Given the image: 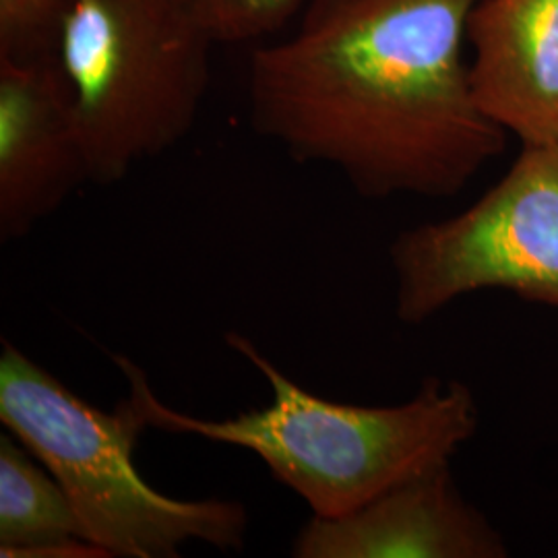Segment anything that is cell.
Returning <instances> with one entry per match:
<instances>
[{
    "mask_svg": "<svg viewBox=\"0 0 558 558\" xmlns=\"http://www.w3.org/2000/svg\"><path fill=\"white\" fill-rule=\"evenodd\" d=\"M216 46L177 0H71L57 59L89 182L110 186L193 131Z\"/></svg>",
    "mask_w": 558,
    "mask_h": 558,
    "instance_id": "obj_4",
    "label": "cell"
},
{
    "mask_svg": "<svg viewBox=\"0 0 558 558\" xmlns=\"http://www.w3.org/2000/svg\"><path fill=\"white\" fill-rule=\"evenodd\" d=\"M71 0H0V59H57Z\"/></svg>",
    "mask_w": 558,
    "mask_h": 558,
    "instance_id": "obj_11",
    "label": "cell"
},
{
    "mask_svg": "<svg viewBox=\"0 0 558 558\" xmlns=\"http://www.w3.org/2000/svg\"><path fill=\"white\" fill-rule=\"evenodd\" d=\"M478 0H308L299 27L248 60V120L364 199L461 193L505 151L465 59Z\"/></svg>",
    "mask_w": 558,
    "mask_h": 558,
    "instance_id": "obj_1",
    "label": "cell"
},
{
    "mask_svg": "<svg viewBox=\"0 0 558 558\" xmlns=\"http://www.w3.org/2000/svg\"><path fill=\"white\" fill-rule=\"evenodd\" d=\"M0 422L59 480L85 538L108 557L177 558L189 542L223 553L244 548L242 502L168 497L141 476L135 449L147 424L129 399L101 410L7 339Z\"/></svg>",
    "mask_w": 558,
    "mask_h": 558,
    "instance_id": "obj_3",
    "label": "cell"
},
{
    "mask_svg": "<svg viewBox=\"0 0 558 558\" xmlns=\"http://www.w3.org/2000/svg\"><path fill=\"white\" fill-rule=\"evenodd\" d=\"M201 29L220 44L278 36L308 0H177Z\"/></svg>",
    "mask_w": 558,
    "mask_h": 558,
    "instance_id": "obj_10",
    "label": "cell"
},
{
    "mask_svg": "<svg viewBox=\"0 0 558 558\" xmlns=\"http://www.w3.org/2000/svg\"><path fill=\"white\" fill-rule=\"evenodd\" d=\"M292 557L507 558L509 546L463 497L451 463H442L348 515H311L292 542Z\"/></svg>",
    "mask_w": 558,
    "mask_h": 558,
    "instance_id": "obj_7",
    "label": "cell"
},
{
    "mask_svg": "<svg viewBox=\"0 0 558 558\" xmlns=\"http://www.w3.org/2000/svg\"><path fill=\"white\" fill-rule=\"evenodd\" d=\"M223 341L267 380V405L230 418L193 416L163 403L137 362L124 354L112 360L147 428L257 456L313 518L348 515L401 482L451 463L478 430V403L461 380L428 377L408 401L359 405L304 389L242 333L230 331Z\"/></svg>",
    "mask_w": 558,
    "mask_h": 558,
    "instance_id": "obj_2",
    "label": "cell"
},
{
    "mask_svg": "<svg viewBox=\"0 0 558 558\" xmlns=\"http://www.w3.org/2000/svg\"><path fill=\"white\" fill-rule=\"evenodd\" d=\"M77 538L85 534L62 484L20 439L4 433L0 437V557L40 558L46 548Z\"/></svg>",
    "mask_w": 558,
    "mask_h": 558,
    "instance_id": "obj_9",
    "label": "cell"
},
{
    "mask_svg": "<svg viewBox=\"0 0 558 558\" xmlns=\"http://www.w3.org/2000/svg\"><path fill=\"white\" fill-rule=\"evenodd\" d=\"M389 259L405 325L484 290L558 308V141L523 145L476 203L401 232Z\"/></svg>",
    "mask_w": 558,
    "mask_h": 558,
    "instance_id": "obj_5",
    "label": "cell"
},
{
    "mask_svg": "<svg viewBox=\"0 0 558 558\" xmlns=\"http://www.w3.org/2000/svg\"><path fill=\"white\" fill-rule=\"evenodd\" d=\"M480 110L521 145L558 141V0H478L468 20Z\"/></svg>",
    "mask_w": 558,
    "mask_h": 558,
    "instance_id": "obj_8",
    "label": "cell"
},
{
    "mask_svg": "<svg viewBox=\"0 0 558 558\" xmlns=\"http://www.w3.org/2000/svg\"><path fill=\"white\" fill-rule=\"evenodd\" d=\"M89 182L59 59H0V240L25 239Z\"/></svg>",
    "mask_w": 558,
    "mask_h": 558,
    "instance_id": "obj_6",
    "label": "cell"
}]
</instances>
